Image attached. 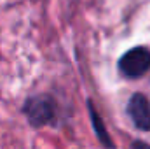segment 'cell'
Here are the masks:
<instances>
[{
  "label": "cell",
  "mask_w": 150,
  "mask_h": 149,
  "mask_svg": "<svg viewBox=\"0 0 150 149\" xmlns=\"http://www.w3.org/2000/svg\"><path fill=\"white\" fill-rule=\"evenodd\" d=\"M127 112L133 119V123L140 128V130H150V102L147 100L145 95H133L129 104H127Z\"/></svg>",
  "instance_id": "3957f363"
},
{
  "label": "cell",
  "mask_w": 150,
  "mask_h": 149,
  "mask_svg": "<svg viewBox=\"0 0 150 149\" xmlns=\"http://www.w3.org/2000/svg\"><path fill=\"white\" fill-rule=\"evenodd\" d=\"M25 112L30 119L32 125L42 126L45 123H49L54 116V104L47 98V97H35L30 98L25 105Z\"/></svg>",
  "instance_id": "7a4b0ae2"
},
{
  "label": "cell",
  "mask_w": 150,
  "mask_h": 149,
  "mask_svg": "<svg viewBox=\"0 0 150 149\" xmlns=\"http://www.w3.org/2000/svg\"><path fill=\"white\" fill-rule=\"evenodd\" d=\"M89 112H91V117H93V125H94V128H96V133H98V137H100V140L107 146V148H112V140L107 137V132H105V128H103V123H101V117H100V114L94 111V107L89 104Z\"/></svg>",
  "instance_id": "277c9868"
},
{
  "label": "cell",
  "mask_w": 150,
  "mask_h": 149,
  "mask_svg": "<svg viewBox=\"0 0 150 149\" xmlns=\"http://www.w3.org/2000/svg\"><path fill=\"white\" fill-rule=\"evenodd\" d=\"M120 72L127 77H140L147 74L150 69V51L147 47H133L129 49L119 63Z\"/></svg>",
  "instance_id": "6da1fadb"
},
{
  "label": "cell",
  "mask_w": 150,
  "mask_h": 149,
  "mask_svg": "<svg viewBox=\"0 0 150 149\" xmlns=\"http://www.w3.org/2000/svg\"><path fill=\"white\" fill-rule=\"evenodd\" d=\"M131 149H150V146L147 144V142H134Z\"/></svg>",
  "instance_id": "5b68a950"
}]
</instances>
